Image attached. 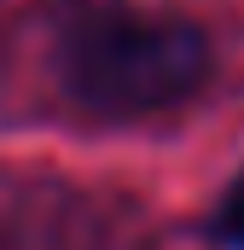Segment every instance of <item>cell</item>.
Returning a JSON list of instances; mask_svg holds the SVG:
<instances>
[{
    "label": "cell",
    "mask_w": 244,
    "mask_h": 250,
    "mask_svg": "<svg viewBox=\"0 0 244 250\" xmlns=\"http://www.w3.org/2000/svg\"><path fill=\"white\" fill-rule=\"evenodd\" d=\"M215 239L227 250H244V169L233 175V187L221 192V204H215Z\"/></svg>",
    "instance_id": "obj_2"
},
{
    "label": "cell",
    "mask_w": 244,
    "mask_h": 250,
    "mask_svg": "<svg viewBox=\"0 0 244 250\" xmlns=\"http://www.w3.org/2000/svg\"><path fill=\"white\" fill-rule=\"evenodd\" d=\"M53 70L64 99L81 105L87 117L134 123L186 105L209 82V41L186 18L105 0V6H76L59 23Z\"/></svg>",
    "instance_id": "obj_1"
}]
</instances>
